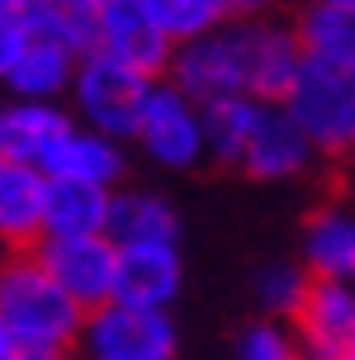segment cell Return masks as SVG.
<instances>
[{
    "instance_id": "12",
    "label": "cell",
    "mask_w": 355,
    "mask_h": 360,
    "mask_svg": "<svg viewBox=\"0 0 355 360\" xmlns=\"http://www.w3.org/2000/svg\"><path fill=\"white\" fill-rule=\"evenodd\" d=\"M71 128H76V119L62 105L5 100V109H0V162L43 171V162L53 157V147L67 138Z\"/></svg>"
},
{
    "instance_id": "18",
    "label": "cell",
    "mask_w": 355,
    "mask_h": 360,
    "mask_svg": "<svg viewBox=\"0 0 355 360\" xmlns=\"http://www.w3.org/2000/svg\"><path fill=\"white\" fill-rule=\"evenodd\" d=\"M109 195H114V190L81 185V180H48L43 237H105Z\"/></svg>"
},
{
    "instance_id": "20",
    "label": "cell",
    "mask_w": 355,
    "mask_h": 360,
    "mask_svg": "<svg viewBox=\"0 0 355 360\" xmlns=\"http://www.w3.org/2000/svg\"><path fill=\"white\" fill-rule=\"evenodd\" d=\"M142 10L157 19V29L171 43H190V38H204L213 29H223L232 19L228 0H142Z\"/></svg>"
},
{
    "instance_id": "16",
    "label": "cell",
    "mask_w": 355,
    "mask_h": 360,
    "mask_svg": "<svg viewBox=\"0 0 355 360\" xmlns=\"http://www.w3.org/2000/svg\"><path fill=\"white\" fill-rule=\"evenodd\" d=\"M124 143H114L95 128H71L67 138L53 147V157L43 162L48 180H81V185H100V190H119L124 180Z\"/></svg>"
},
{
    "instance_id": "5",
    "label": "cell",
    "mask_w": 355,
    "mask_h": 360,
    "mask_svg": "<svg viewBox=\"0 0 355 360\" xmlns=\"http://www.w3.org/2000/svg\"><path fill=\"white\" fill-rule=\"evenodd\" d=\"M147 90H152V76L133 72L124 62H109L100 53H86L76 62V76H71L76 124L95 128V133H105L114 143H133Z\"/></svg>"
},
{
    "instance_id": "8",
    "label": "cell",
    "mask_w": 355,
    "mask_h": 360,
    "mask_svg": "<svg viewBox=\"0 0 355 360\" xmlns=\"http://www.w3.org/2000/svg\"><path fill=\"white\" fill-rule=\"evenodd\" d=\"M34 256L48 266L57 285L67 289L76 308H100L114 299V270H119V247L109 237H43Z\"/></svg>"
},
{
    "instance_id": "10",
    "label": "cell",
    "mask_w": 355,
    "mask_h": 360,
    "mask_svg": "<svg viewBox=\"0 0 355 360\" xmlns=\"http://www.w3.org/2000/svg\"><path fill=\"white\" fill-rule=\"evenodd\" d=\"M289 332L303 356L337 360L355 351V285L346 280H308L299 308L289 318Z\"/></svg>"
},
{
    "instance_id": "11",
    "label": "cell",
    "mask_w": 355,
    "mask_h": 360,
    "mask_svg": "<svg viewBox=\"0 0 355 360\" xmlns=\"http://www.w3.org/2000/svg\"><path fill=\"white\" fill-rule=\"evenodd\" d=\"M185 289V261L180 247H128L119 252V270H114V304L133 308H161L171 313V304Z\"/></svg>"
},
{
    "instance_id": "29",
    "label": "cell",
    "mask_w": 355,
    "mask_h": 360,
    "mask_svg": "<svg viewBox=\"0 0 355 360\" xmlns=\"http://www.w3.org/2000/svg\"><path fill=\"white\" fill-rule=\"evenodd\" d=\"M337 360H355V351H346V356H337Z\"/></svg>"
},
{
    "instance_id": "17",
    "label": "cell",
    "mask_w": 355,
    "mask_h": 360,
    "mask_svg": "<svg viewBox=\"0 0 355 360\" xmlns=\"http://www.w3.org/2000/svg\"><path fill=\"white\" fill-rule=\"evenodd\" d=\"M81 57L53 43V38H38L24 48V57L15 62V72L5 76L0 86L10 90V100H38V105H57L62 95H71V76H76Z\"/></svg>"
},
{
    "instance_id": "14",
    "label": "cell",
    "mask_w": 355,
    "mask_h": 360,
    "mask_svg": "<svg viewBox=\"0 0 355 360\" xmlns=\"http://www.w3.org/2000/svg\"><path fill=\"white\" fill-rule=\"evenodd\" d=\"M299 266L308 280H346L355 285V209L351 204H322L303 223Z\"/></svg>"
},
{
    "instance_id": "27",
    "label": "cell",
    "mask_w": 355,
    "mask_h": 360,
    "mask_svg": "<svg viewBox=\"0 0 355 360\" xmlns=\"http://www.w3.org/2000/svg\"><path fill=\"white\" fill-rule=\"evenodd\" d=\"M43 0H0V10H10V15H34Z\"/></svg>"
},
{
    "instance_id": "31",
    "label": "cell",
    "mask_w": 355,
    "mask_h": 360,
    "mask_svg": "<svg viewBox=\"0 0 355 360\" xmlns=\"http://www.w3.org/2000/svg\"><path fill=\"white\" fill-rule=\"evenodd\" d=\"M303 360H313V356H303Z\"/></svg>"
},
{
    "instance_id": "25",
    "label": "cell",
    "mask_w": 355,
    "mask_h": 360,
    "mask_svg": "<svg viewBox=\"0 0 355 360\" xmlns=\"http://www.w3.org/2000/svg\"><path fill=\"white\" fill-rule=\"evenodd\" d=\"M0 360H76V356L43 342H29V337H15L10 327H0Z\"/></svg>"
},
{
    "instance_id": "22",
    "label": "cell",
    "mask_w": 355,
    "mask_h": 360,
    "mask_svg": "<svg viewBox=\"0 0 355 360\" xmlns=\"http://www.w3.org/2000/svg\"><path fill=\"white\" fill-rule=\"evenodd\" d=\"M303 289H308V270L299 261H270V266L256 270V304L275 323H289L294 318Z\"/></svg>"
},
{
    "instance_id": "1",
    "label": "cell",
    "mask_w": 355,
    "mask_h": 360,
    "mask_svg": "<svg viewBox=\"0 0 355 360\" xmlns=\"http://www.w3.org/2000/svg\"><path fill=\"white\" fill-rule=\"evenodd\" d=\"M303 62L294 29L280 19H228L223 29L180 43L166 81L199 109L218 100H284Z\"/></svg>"
},
{
    "instance_id": "24",
    "label": "cell",
    "mask_w": 355,
    "mask_h": 360,
    "mask_svg": "<svg viewBox=\"0 0 355 360\" xmlns=\"http://www.w3.org/2000/svg\"><path fill=\"white\" fill-rule=\"evenodd\" d=\"M29 43H34L29 15H10V10H0V81L15 72V62L24 57Z\"/></svg>"
},
{
    "instance_id": "28",
    "label": "cell",
    "mask_w": 355,
    "mask_h": 360,
    "mask_svg": "<svg viewBox=\"0 0 355 360\" xmlns=\"http://www.w3.org/2000/svg\"><path fill=\"white\" fill-rule=\"evenodd\" d=\"M303 5H355V0H303Z\"/></svg>"
},
{
    "instance_id": "19",
    "label": "cell",
    "mask_w": 355,
    "mask_h": 360,
    "mask_svg": "<svg viewBox=\"0 0 355 360\" xmlns=\"http://www.w3.org/2000/svg\"><path fill=\"white\" fill-rule=\"evenodd\" d=\"M289 29L303 57H322L355 72V5H299Z\"/></svg>"
},
{
    "instance_id": "30",
    "label": "cell",
    "mask_w": 355,
    "mask_h": 360,
    "mask_svg": "<svg viewBox=\"0 0 355 360\" xmlns=\"http://www.w3.org/2000/svg\"><path fill=\"white\" fill-rule=\"evenodd\" d=\"M0 109H5V100H0Z\"/></svg>"
},
{
    "instance_id": "21",
    "label": "cell",
    "mask_w": 355,
    "mask_h": 360,
    "mask_svg": "<svg viewBox=\"0 0 355 360\" xmlns=\"http://www.w3.org/2000/svg\"><path fill=\"white\" fill-rule=\"evenodd\" d=\"M251 114H256V100H218V105L204 109V147H209V162L237 171L242 143H247V133H251Z\"/></svg>"
},
{
    "instance_id": "26",
    "label": "cell",
    "mask_w": 355,
    "mask_h": 360,
    "mask_svg": "<svg viewBox=\"0 0 355 360\" xmlns=\"http://www.w3.org/2000/svg\"><path fill=\"white\" fill-rule=\"evenodd\" d=\"M284 0H228L232 19H270V10H280Z\"/></svg>"
},
{
    "instance_id": "4",
    "label": "cell",
    "mask_w": 355,
    "mask_h": 360,
    "mask_svg": "<svg viewBox=\"0 0 355 360\" xmlns=\"http://www.w3.org/2000/svg\"><path fill=\"white\" fill-rule=\"evenodd\" d=\"M76 360H176L180 356V327L161 308H133V304H100L86 313Z\"/></svg>"
},
{
    "instance_id": "6",
    "label": "cell",
    "mask_w": 355,
    "mask_h": 360,
    "mask_svg": "<svg viewBox=\"0 0 355 360\" xmlns=\"http://www.w3.org/2000/svg\"><path fill=\"white\" fill-rule=\"evenodd\" d=\"M133 143L147 152V162L166 166V171H195L209 157V147H204V109L161 76L147 90Z\"/></svg>"
},
{
    "instance_id": "15",
    "label": "cell",
    "mask_w": 355,
    "mask_h": 360,
    "mask_svg": "<svg viewBox=\"0 0 355 360\" xmlns=\"http://www.w3.org/2000/svg\"><path fill=\"white\" fill-rule=\"evenodd\" d=\"M48 176L34 166L0 162V252H34L43 242Z\"/></svg>"
},
{
    "instance_id": "2",
    "label": "cell",
    "mask_w": 355,
    "mask_h": 360,
    "mask_svg": "<svg viewBox=\"0 0 355 360\" xmlns=\"http://www.w3.org/2000/svg\"><path fill=\"white\" fill-rule=\"evenodd\" d=\"M81 323H86V308L71 304L67 289L48 275V266L34 252L0 256V327L57 351H76Z\"/></svg>"
},
{
    "instance_id": "13",
    "label": "cell",
    "mask_w": 355,
    "mask_h": 360,
    "mask_svg": "<svg viewBox=\"0 0 355 360\" xmlns=\"http://www.w3.org/2000/svg\"><path fill=\"white\" fill-rule=\"evenodd\" d=\"M105 237L119 252H128V247H180V214L157 190H124L119 185L109 195Z\"/></svg>"
},
{
    "instance_id": "7",
    "label": "cell",
    "mask_w": 355,
    "mask_h": 360,
    "mask_svg": "<svg viewBox=\"0 0 355 360\" xmlns=\"http://www.w3.org/2000/svg\"><path fill=\"white\" fill-rule=\"evenodd\" d=\"M90 53L161 81L176 57V43L157 29V19L142 10V0H100L95 24H90Z\"/></svg>"
},
{
    "instance_id": "3",
    "label": "cell",
    "mask_w": 355,
    "mask_h": 360,
    "mask_svg": "<svg viewBox=\"0 0 355 360\" xmlns=\"http://www.w3.org/2000/svg\"><path fill=\"white\" fill-rule=\"evenodd\" d=\"M280 105L303 128V138L318 157L355 152V72L322 62V57H303Z\"/></svg>"
},
{
    "instance_id": "23",
    "label": "cell",
    "mask_w": 355,
    "mask_h": 360,
    "mask_svg": "<svg viewBox=\"0 0 355 360\" xmlns=\"http://www.w3.org/2000/svg\"><path fill=\"white\" fill-rule=\"evenodd\" d=\"M232 360H303L299 342H294V332L275 318H261V323L242 327V337H237V356Z\"/></svg>"
},
{
    "instance_id": "9",
    "label": "cell",
    "mask_w": 355,
    "mask_h": 360,
    "mask_svg": "<svg viewBox=\"0 0 355 360\" xmlns=\"http://www.w3.org/2000/svg\"><path fill=\"white\" fill-rule=\"evenodd\" d=\"M313 147L303 138V128L289 119V109L280 100H256V114H251V133L242 143V157H237V171L247 180H294L313 166Z\"/></svg>"
}]
</instances>
